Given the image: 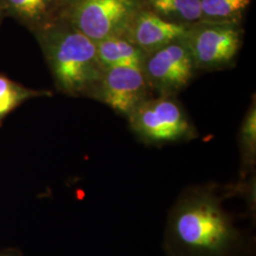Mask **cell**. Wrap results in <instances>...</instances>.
I'll return each mask as SVG.
<instances>
[{"label": "cell", "instance_id": "1", "mask_svg": "<svg viewBox=\"0 0 256 256\" xmlns=\"http://www.w3.org/2000/svg\"><path fill=\"white\" fill-rule=\"evenodd\" d=\"M43 43L59 88L72 95H92L104 72L96 43L66 21L48 28Z\"/></svg>", "mask_w": 256, "mask_h": 256}, {"label": "cell", "instance_id": "6", "mask_svg": "<svg viewBox=\"0 0 256 256\" xmlns=\"http://www.w3.org/2000/svg\"><path fill=\"white\" fill-rule=\"evenodd\" d=\"M142 70L151 90L160 95L173 96L183 90L196 70L186 37L146 54Z\"/></svg>", "mask_w": 256, "mask_h": 256}, {"label": "cell", "instance_id": "10", "mask_svg": "<svg viewBox=\"0 0 256 256\" xmlns=\"http://www.w3.org/2000/svg\"><path fill=\"white\" fill-rule=\"evenodd\" d=\"M142 7L169 22L192 25L202 21L200 0H140Z\"/></svg>", "mask_w": 256, "mask_h": 256}, {"label": "cell", "instance_id": "14", "mask_svg": "<svg viewBox=\"0 0 256 256\" xmlns=\"http://www.w3.org/2000/svg\"><path fill=\"white\" fill-rule=\"evenodd\" d=\"M240 142L245 164H252L256 158V102L245 116L240 130Z\"/></svg>", "mask_w": 256, "mask_h": 256}, {"label": "cell", "instance_id": "3", "mask_svg": "<svg viewBox=\"0 0 256 256\" xmlns=\"http://www.w3.org/2000/svg\"><path fill=\"white\" fill-rule=\"evenodd\" d=\"M63 18L93 42L124 36L140 0H64Z\"/></svg>", "mask_w": 256, "mask_h": 256}, {"label": "cell", "instance_id": "9", "mask_svg": "<svg viewBox=\"0 0 256 256\" xmlns=\"http://www.w3.org/2000/svg\"><path fill=\"white\" fill-rule=\"evenodd\" d=\"M97 56L104 68L115 66L140 68L146 54L124 36L108 37L96 43Z\"/></svg>", "mask_w": 256, "mask_h": 256}, {"label": "cell", "instance_id": "8", "mask_svg": "<svg viewBox=\"0 0 256 256\" xmlns=\"http://www.w3.org/2000/svg\"><path fill=\"white\" fill-rule=\"evenodd\" d=\"M190 27L160 18L142 7L129 23L124 36L147 54L187 36Z\"/></svg>", "mask_w": 256, "mask_h": 256}, {"label": "cell", "instance_id": "12", "mask_svg": "<svg viewBox=\"0 0 256 256\" xmlns=\"http://www.w3.org/2000/svg\"><path fill=\"white\" fill-rule=\"evenodd\" d=\"M10 9L30 22L46 21L54 12L58 0H6Z\"/></svg>", "mask_w": 256, "mask_h": 256}, {"label": "cell", "instance_id": "7", "mask_svg": "<svg viewBox=\"0 0 256 256\" xmlns=\"http://www.w3.org/2000/svg\"><path fill=\"white\" fill-rule=\"evenodd\" d=\"M151 88L140 68L115 66L104 68L92 96L117 113L128 117L150 98Z\"/></svg>", "mask_w": 256, "mask_h": 256}, {"label": "cell", "instance_id": "11", "mask_svg": "<svg viewBox=\"0 0 256 256\" xmlns=\"http://www.w3.org/2000/svg\"><path fill=\"white\" fill-rule=\"evenodd\" d=\"M250 0H200L202 21L239 23Z\"/></svg>", "mask_w": 256, "mask_h": 256}, {"label": "cell", "instance_id": "13", "mask_svg": "<svg viewBox=\"0 0 256 256\" xmlns=\"http://www.w3.org/2000/svg\"><path fill=\"white\" fill-rule=\"evenodd\" d=\"M41 94L40 92L23 88L9 79L0 76V119L24 100Z\"/></svg>", "mask_w": 256, "mask_h": 256}, {"label": "cell", "instance_id": "5", "mask_svg": "<svg viewBox=\"0 0 256 256\" xmlns=\"http://www.w3.org/2000/svg\"><path fill=\"white\" fill-rule=\"evenodd\" d=\"M239 23L200 21L192 24L186 42L198 70H218L234 61L242 44Z\"/></svg>", "mask_w": 256, "mask_h": 256}, {"label": "cell", "instance_id": "4", "mask_svg": "<svg viewBox=\"0 0 256 256\" xmlns=\"http://www.w3.org/2000/svg\"><path fill=\"white\" fill-rule=\"evenodd\" d=\"M131 129L152 144L192 137V124L174 96L160 95L142 102L128 117Z\"/></svg>", "mask_w": 256, "mask_h": 256}, {"label": "cell", "instance_id": "2", "mask_svg": "<svg viewBox=\"0 0 256 256\" xmlns=\"http://www.w3.org/2000/svg\"><path fill=\"white\" fill-rule=\"evenodd\" d=\"M176 241L200 256L225 254L236 241V232L218 200L207 192L186 198L172 222Z\"/></svg>", "mask_w": 256, "mask_h": 256}]
</instances>
